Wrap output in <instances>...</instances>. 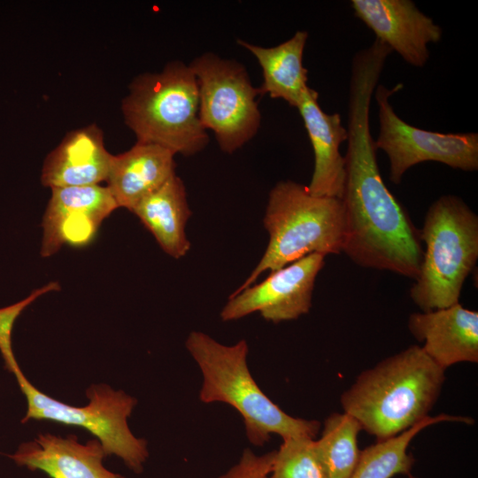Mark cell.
<instances>
[{
  "label": "cell",
  "mask_w": 478,
  "mask_h": 478,
  "mask_svg": "<svg viewBox=\"0 0 478 478\" xmlns=\"http://www.w3.org/2000/svg\"><path fill=\"white\" fill-rule=\"evenodd\" d=\"M12 374L27 405L21 423L50 420L83 428L100 442L107 457H119L135 474L143 471L149 458L148 443L144 438L136 437L127 423L137 404L134 397L107 384L97 383L86 389L87 405L73 406L38 389L19 366Z\"/></svg>",
  "instance_id": "cell-7"
},
{
  "label": "cell",
  "mask_w": 478,
  "mask_h": 478,
  "mask_svg": "<svg viewBox=\"0 0 478 478\" xmlns=\"http://www.w3.org/2000/svg\"><path fill=\"white\" fill-rule=\"evenodd\" d=\"M274 453L257 455L245 449L239 461L219 478H271Z\"/></svg>",
  "instance_id": "cell-24"
},
{
  "label": "cell",
  "mask_w": 478,
  "mask_h": 478,
  "mask_svg": "<svg viewBox=\"0 0 478 478\" xmlns=\"http://www.w3.org/2000/svg\"><path fill=\"white\" fill-rule=\"evenodd\" d=\"M8 457L17 466L42 471L50 478H126L104 466L107 456L96 438L81 443L74 435L42 433Z\"/></svg>",
  "instance_id": "cell-13"
},
{
  "label": "cell",
  "mask_w": 478,
  "mask_h": 478,
  "mask_svg": "<svg viewBox=\"0 0 478 478\" xmlns=\"http://www.w3.org/2000/svg\"><path fill=\"white\" fill-rule=\"evenodd\" d=\"M408 478H416V477H414L413 475H412V474H408Z\"/></svg>",
  "instance_id": "cell-25"
},
{
  "label": "cell",
  "mask_w": 478,
  "mask_h": 478,
  "mask_svg": "<svg viewBox=\"0 0 478 478\" xmlns=\"http://www.w3.org/2000/svg\"><path fill=\"white\" fill-rule=\"evenodd\" d=\"M121 110L137 142L186 157L202 151L209 143L199 118L197 79L181 61L169 62L159 73L137 75Z\"/></svg>",
  "instance_id": "cell-4"
},
{
  "label": "cell",
  "mask_w": 478,
  "mask_h": 478,
  "mask_svg": "<svg viewBox=\"0 0 478 478\" xmlns=\"http://www.w3.org/2000/svg\"><path fill=\"white\" fill-rule=\"evenodd\" d=\"M308 38L306 31H297L287 41L274 46L261 47L241 39L237 43L248 50L259 64L263 96L282 99L297 108L308 89V71L303 65V56Z\"/></svg>",
  "instance_id": "cell-19"
},
{
  "label": "cell",
  "mask_w": 478,
  "mask_h": 478,
  "mask_svg": "<svg viewBox=\"0 0 478 478\" xmlns=\"http://www.w3.org/2000/svg\"><path fill=\"white\" fill-rule=\"evenodd\" d=\"M174 154L153 143H136L112 156L107 188L118 207L132 211L144 197L175 174Z\"/></svg>",
  "instance_id": "cell-17"
},
{
  "label": "cell",
  "mask_w": 478,
  "mask_h": 478,
  "mask_svg": "<svg viewBox=\"0 0 478 478\" xmlns=\"http://www.w3.org/2000/svg\"><path fill=\"white\" fill-rule=\"evenodd\" d=\"M408 329L427 355L444 370L478 362V312L460 303L409 316Z\"/></svg>",
  "instance_id": "cell-14"
},
{
  "label": "cell",
  "mask_w": 478,
  "mask_h": 478,
  "mask_svg": "<svg viewBox=\"0 0 478 478\" xmlns=\"http://www.w3.org/2000/svg\"><path fill=\"white\" fill-rule=\"evenodd\" d=\"M318 99L319 93L309 87L297 106L314 153V168L306 187L313 196L341 198L345 160L340 146L347 141L348 131L341 115L323 112Z\"/></svg>",
  "instance_id": "cell-15"
},
{
  "label": "cell",
  "mask_w": 478,
  "mask_h": 478,
  "mask_svg": "<svg viewBox=\"0 0 478 478\" xmlns=\"http://www.w3.org/2000/svg\"><path fill=\"white\" fill-rule=\"evenodd\" d=\"M271 478H326L315 447V439H283L275 451Z\"/></svg>",
  "instance_id": "cell-22"
},
{
  "label": "cell",
  "mask_w": 478,
  "mask_h": 478,
  "mask_svg": "<svg viewBox=\"0 0 478 478\" xmlns=\"http://www.w3.org/2000/svg\"><path fill=\"white\" fill-rule=\"evenodd\" d=\"M443 421L472 424L468 417L439 414L428 416L399 435L376 441L360 451L358 461L350 478H392L396 474H410L414 458L408 453L413 437L430 425Z\"/></svg>",
  "instance_id": "cell-20"
},
{
  "label": "cell",
  "mask_w": 478,
  "mask_h": 478,
  "mask_svg": "<svg viewBox=\"0 0 478 478\" xmlns=\"http://www.w3.org/2000/svg\"><path fill=\"white\" fill-rule=\"evenodd\" d=\"M361 430L358 421L344 412L325 420L315 447L326 478H350L360 454L358 435Z\"/></svg>",
  "instance_id": "cell-21"
},
{
  "label": "cell",
  "mask_w": 478,
  "mask_h": 478,
  "mask_svg": "<svg viewBox=\"0 0 478 478\" xmlns=\"http://www.w3.org/2000/svg\"><path fill=\"white\" fill-rule=\"evenodd\" d=\"M354 15L406 63L423 67L428 45L438 42L443 30L411 0H351Z\"/></svg>",
  "instance_id": "cell-12"
},
{
  "label": "cell",
  "mask_w": 478,
  "mask_h": 478,
  "mask_svg": "<svg viewBox=\"0 0 478 478\" xmlns=\"http://www.w3.org/2000/svg\"><path fill=\"white\" fill-rule=\"evenodd\" d=\"M420 233L426 249L410 297L422 312L459 303L478 259V216L459 197L443 195L428 209Z\"/></svg>",
  "instance_id": "cell-6"
},
{
  "label": "cell",
  "mask_w": 478,
  "mask_h": 478,
  "mask_svg": "<svg viewBox=\"0 0 478 478\" xmlns=\"http://www.w3.org/2000/svg\"><path fill=\"white\" fill-rule=\"evenodd\" d=\"M185 344L202 374L199 399L204 404L224 403L236 410L251 443L263 446L274 434L282 440L316 437L320 421L287 414L257 384L247 364L245 340L225 345L203 332L192 331Z\"/></svg>",
  "instance_id": "cell-3"
},
{
  "label": "cell",
  "mask_w": 478,
  "mask_h": 478,
  "mask_svg": "<svg viewBox=\"0 0 478 478\" xmlns=\"http://www.w3.org/2000/svg\"><path fill=\"white\" fill-rule=\"evenodd\" d=\"M342 201L316 197L305 185L281 181L271 189L263 220L266 249L248 278L233 293L252 285L265 272L281 268L309 254H340L344 238Z\"/></svg>",
  "instance_id": "cell-5"
},
{
  "label": "cell",
  "mask_w": 478,
  "mask_h": 478,
  "mask_svg": "<svg viewBox=\"0 0 478 478\" xmlns=\"http://www.w3.org/2000/svg\"><path fill=\"white\" fill-rule=\"evenodd\" d=\"M131 212L167 255L178 259L189 252L190 242L185 227L191 211L183 181L176 173L140 200Z\"/></svg>",
  "instance_id": "cell-18"
},
{
  "label": "cell",
  "mask_w": 478,
  "mask_h": 478,
  "mask_svg": "<svg viewBox=\"0 0 478 478\" xmlns=\"http://www.w3.org/2000/svg\"><path fill=\"white\" fill-rule=\"evenodd\" d=\"M382 70L371 58L352 60L340 198L344 215L342 252L361 267L415 280L423 258L420 233L382 180L370 130L371 102Z\"/></svg>",
  "instance_id": "cell-1"
},
{
  "label": "cell",
  "mask_w": 478,
  "mask_h": 478,
  "mask_svg": "<svg viewBox=\"0 0 478 478\" xmlns=\"http://www.w3.org/2000/svg\"><path fill=\"white\" fill-rule=\"evenodd\" d=\"M444 372L421 346L412 345L363 371L341 395V405L376 441L388 439L429 416Z\"/></svg>",
  "instance_id": "cell-2"
},
{
  "label": "cell",
  "mask_w": 478,
  "mask_h": 478,
  "mask_svg": "<svg viewBox=\"0 0 478 478\" xmlns=\"http://www.w3.org/2000/svg\"><path fill=\"white\" fill-rule=\"evenodd\" d=\"M60 289V284L58 281H50L35 289L24 299L0 308V352L9 372L12 373L19 366L13 354L12 344V332L15 320L38 297L49 292L58 291Z\"/></svg>",
  "instance_id": "cell-23"
},
{
  "label": "cell",
  "mask_w": 478,
  "mask_h": 478,
  "mask_svg": "<svg viewBox=\"0 0 478 478\" xmlns=\"http://www.w3.org/2000/svg\"><path fill=\"white\" fill-rule=\"evenodd\" d=\"M45 209L40 253L48 258L64 245L83 246L118 207L107 187L97 185L53 188Z\"/></svg>",
  "instance_id": "cell-11"
},
{
  "label": "cell",
  "mask_w": 478,
  "mask_h": 478,
  "mask_svg": "<svg viewBox=\"0 0 478 478\" xmlns=\"http://www.w3.org/2000/svg\"><path fill=\"white\" fill-rule=\"evenodd\" d=\"M324 265L325 256L312 253L268 273L261 282L232 293L220 312L221 320L232 321L258 312L277 324L308 313L315 280Z\"/></svg>",
  "instance_id": "cell-10"
},
{
  "label": "cell",
  "mask_w": 478,
  "mask_h": 478,
  "mask_svg": "<svg viewBox=\"0 0 478 478\" xmlns=\"http://www.w3.org/2000/svg\"><path fill=\"white\" fill-rule=\"evenodd\" d=\"M189 66L197 81L203 127L212 131L224 153H234L260 127V89L252 85L241 63L212 52L198 56Z\"/></svg>",
  "instance_id": "cell-8"
},
{
  "label": "cell",
  "mask_w": 478,
  "mask_h": 478,
  "mask_svg": "<svg viewBox=\"0 0 478 478\" xmlns=\"http://www.w3.org/2000/svg\"><path fill=\"white\" fill-rule=\"evenodd\" d=\"M403 88L384 85L375 88L380 130L374 145L383 150L389 164V180L399 184L408 169L417 164L435 161L454 169L474 172L478 169V134L440 133L413 127L394 111L389 98Z\"/></svg>",
  "instance_id": "cell-9"
},
{
  "label": "cell",
  "mask_w": 478,
  "mask_h": 478,
  "mask_svg": "<svg viewBox=\"0 0 478 478\" xmlns=\"http://www.w3.org/2000/svg\"><path fill=\"white\" fill-rule=\"evenodd\" d=\"M112 156L96 125L70 131L46 157L41 182L50 189L97 185L106 181Z\"/></svg>",
  "instance_id": "cell-16"
}]
</instances>
